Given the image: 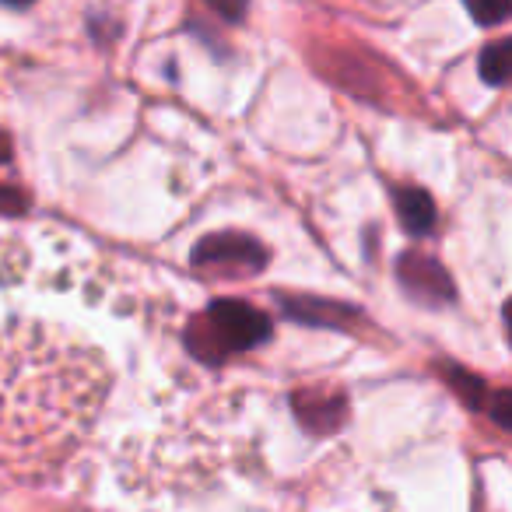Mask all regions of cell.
I'll list each match as a JSON object with an SVG mask.
<instances>
[{"mask_svg":"<svg viewBox=\"0 0 512 512\" xmlns=\"http://www.w3.org/2000/svg\"><path fill=\"white\" fill-rule=\"evenodd\" d=\"M271 337V320L267 313L253 309L239 299H214L197 320L186 327V348L200 362H225L228 355L260 348Z\"/></svg>","mask_w":512,"mask_h":512,"instance_id":"cell-2","label":"cell"},{"mask_svg":"<svg viewBox=\"0 0 512 512\" xmlns=\"http://www.w3.org/2000/svg\"><path fill=\"white\" fill-rule=\"evenodd\" d=\"M193 267L211 274H260L267 267V249L264 242H256L246 232H214L193 246Z\"/></svg>","mask_w":512,"mask_h":512,"instance_id":"cell-3","label":"cell"},{"mask_svg":"<svg viewBox=\"0 0 512 512\" xmlns=\"http://www.w3.org/2000/svg\"><path fill=\"white\" fill-rule=\"evenodd\" d=\"M207 8L218 11L225 22H242V18H246L249 0H207Z\"/></svg>","mask_w":512,"mask_h":512,"instance_id":"cell-12","label":"cell"},{"mask_svg":"<svg viewBox=\"0 0 512 512\" xmlns=\"http://www.w3.org/2000/svg\"><path fill=\"white\" fill-rule=\"evenodd\" d=\"M467 11L477 25H502L512 18V0H467Z\"/></svg>","mask_w":512,"mask_h":512,"instance_id":"cell-9","label":"cell"},{"mask_svg":"<svg viewBox=\"0 0 512 512\" xmlns=\"http://www.w3.org/2000/svg\"><path fill=\"white\" fill-rule=\"evenodd\" d=\"M4 4H11V8H29L32 0H4Z\"/></svg>","mask_w":512,"mask_h":512,"instance_id":"cell-15","label":"cell"},{"mask_svg":"<svg viewBox=\"0 0 512 512\" xmlns=\"http://www.w3.org/2000/svg\"><path fill=\"white\" fill-rule=\"evenodd\" d=\"M8 155H11L8 141H4V137H0V162H8Z\"/></svg>","mask_w":512,"mask_h":512,"instance_id":"cell-14","label":"cell"},{"mask_svg":"<svg viewBox=\"0 0 512 512\" xmlns=\"http://www.w3.org/2000/svg\"><path fill=\"white\" fill-rule=\"evenodd\" d=\"M292 411L309 435H334L341 432L344 418H348V397L341 390H327V386L295 390Z\"/></svg>","mask_w":512,"mask_h":512,"instance_id":"cell-5","label":"cell"},{"mask_svg":"<svg viewBox=\"0 0 512 512\" xmlns=\"http://www.w3.org/2000/svg\"><path fill=\"white\" fill-rule=\"evenodd\" d=\"M281 309H285L288 320L309 323V327H348L358 316L355 306H344V302L330 299H313V295H281Z\"/></svg>","mask_w":512,"mask_h":512,"instance_id":"cell-6","label":"cell"},{"mask_svg":"<svg viewBox=\"0 0 512 512\" xmlns=\"http://www.w3.org/2000/svg\"><path fill=\"white\" fill-rule=\"evenodd\" d=\"M449 383H453V390L463 397V404L467 407H481V397H484V383L477 376H470L467 369H449L446 372Z\"/></svg>","mask_w":512,"mask_h":512,"instance_id":"cell-10","label":"cell"},{"mask_svg":"<svg viewBox=\"0 0 512 512\" xmlns=\"http://www.w3.org/2000/svg\"><path fill=\"white\" fill-rule=\"evenodd\" d=\"M397 278L400 288L411 295L421 306H449L456 299L453 278L446 274V267L428 253H418V249H407L397 260Z\"/></svg>","mask_w":512,"mask_h":512,"instance_id":"cell-4","label":"cell"},{"mask_svg":"<svg viewBox=\"0 0 512 512\" xmlns=\"http://www.w3.org/2000/svg\"><path fill=\"white\" fill-rule=\"evenodd\" d=\"M477 71H481V81L488 85H509L512 81V39H498V43H488L477 57Z\"/></svg>","mask_w":512,"mask_h":512,"instance_id":"cell-8","label":"cell"},{"mask_svg":"<svg viewBox=\"0 0 512 512\" xmlns=\"http://www.w3.org/2000/svg\"><path fill=\"white\" fill-rule=\"evenodd\" d=\"M109 393L99 351L36 320L0 323V456L57 463L92 432Z\"/></svg>","mask_w":512,"mask_h":512,"instance_id":"cell-1","label":"cell"},{"mask_svg":"<svg viewBox=\"0 0 512 512\" xmlns=\"http://www.w3.org/2000/svg\"><path fill=\"white\" fill-rule=\"evenodd\" d=\"M488 414L495 425H502L505 432H512V390H502L488 400Z\"/></svg>","mask_w":512,"mask_h":512,"instance_id":"cell-11","label":"cell"},{"mask_svg":"<svg viewBox=\"0 0 512 512\" xmlns=\"http://www.w3.org/2000/svg\"><path fill=\"white\" fill-rule=\"evenodd\" d=\"M397 218L411 235H428L435 228V200L421 186H400L397 190Z\"/></svg>","mask_w":512,"mask_h":512,"instance_id":"cell-7","label":"cell"},{"mask_svg":"<svg viewBox=\"0 0 512 512\" xmlns=\"http://www.w3.org/2000/svg\"><path fill=\"white\" fill-rule=\"evenodd\" d=\"M505 327H509V341H512V299L505 302Z\"/></svg>","mask_w":512,"mask_h":512,"instance_id":"cell-13","label":"cell"}]
</instances>
